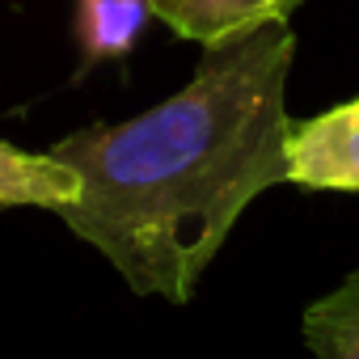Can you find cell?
I'll return each instance as SVG.
<instances>
[{"mask_svg": "<svg viewBox=\"0 0 359 359\" xmlns=\"http://www.w3.org/2000/svg\"><path fill=\"white\" fill-rule=\"evenodd\" d=\"M304 342L313 359H359V271L304 309Z\"/></svg>", "mask_w": 359, "mask_h": 359, "instance_id": "6", "label": "cell"}, {"mask_svg": "<svg viewBox=\"0 0 359 359\" xmlns=\"http://www.w3.org/2000/svg\"><path fill=\"white\" fill-rule=\"evenodd\" d=\"M287 182L309 191H359V97L292 123Z\"/></svg>", "mask_w": 359, "mask_h": 359, "instance_id": "2", "label": "cell"}, {"mask_svg": "<svg viewBox=\"0 0 359 359\" xmlns=\"http://www.w3.org/2000/svg\"><path fill=\"white\" fill-rule=\"evenodd\" d=\"M156 18V0H76V43H81V64H106L123 60L144 26Z\"/></svg>", "mask_w": 359, "mask_h": 359, "instance_id": "5", "label": "cell"}, {"mask_svg": "<svg viewBox=\"0 0 359 359\" xmlns=\"http://www.w3.org/2000/svg\"><path fill=\"white\" fill-rule=\"evenodd\" d=\"M81 177L51 152H26L0 140V208H43L60 212L76 203Z\"/></svg>", "mask_w": 359, "mask_h": 359, "instance_id": "4", "label": "cell"}, {"mask_svg": "<svg viewBox=\"0 0 359 359\" xmlns=\"http://www.w3.org/2000/svg\"><path fill=\"white\" fill-rule=\"evenodd\" d=\"M296 39L271 22L208 47L173 97L51 144L81 177L55 216L135 296L187 304L245 208L287 182V72Z\"/></svg>", "mask_w": 359, "mask_h": 359, "instance_id": "1", "label": "cell"}, {"mask_svg": "<svg viewBox=\"0 0 359 359\" xmlns=\"http://www.w3.org/2000/svg\"><path fill=\"white\" fill-rule=\"evenodd\" d=\"M300 0H156V18L187 43L224 47L271 22H287Z\"/></svg>", "mask_w": 359, "mask_h": 359, "instance_id": "3", "label": "cell"}]
</instances>
